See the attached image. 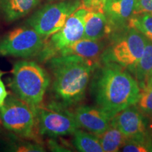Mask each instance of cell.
Masks as SVG:
<instances>
[{
    "label": "cell",
    "mask_w": 152,
    "mask_h": 152,
    "mask_svg": "<svg viewBox=\"0 0 152 152\" xmlns=\"http://www.w3.org/2000/svg\"><path fill=\"white\" fill-rule=\"evenodd\" d=\"M121 149L125 152L152 151V139H128Z\"/></svg>",
    "instance_id": "44dd1931"
},
{
    "label": "cell",
    "mask_w": 152,
    "mask_h": 152,
    "mask_svg": "<svg viewBox=\"0 0 152 152\" xmlns=\"http://www.w3.org/2000/svg\"><path fill=\"white\" fill-rule=\"evenodd\" d=\"M41 0H0V16L11 23L28 15Z\"/></svg>",
    "instance_id": "5bb4252c"
},
{
    "label": "cell",
    "mask_w": 152,
    "mask_h": 152,
    "mask_svg": "<svg viewBox=\"0 0 152 152\" xmlns=\"http://www.w3.org/2000/svg\"><path fill=\"white\" fill-rule=\"evenodd\" d=\"M0 119L6 129L22 137L35 140L39 134L35 107L18 97L7 96L0 108Z\"/></svg>",
    "instance_id": "5b68a950"
},
{
    "label": "cell",
    "mask_w": 152,
    "mask_h": 152,
    "mask_svg": "<svg viewBox=\"0 0 152 152\" xmlns=\"http://www.w3.org/2000/svg\"><path fill=\"white\" fill-rule=\"evenodd\" d=\"M133 75L137 80L140 89L145 86L152 75V42L147 38L144 52L137 64Z\"/></svg>",
    "instance_id": "2e32d148"
},
{
    "label": "cell",
    "mask_w": 152,
    "mask_h": 152,
    "mask_svg": "<svg viewBox=\"0 0 152 152\" xmlns=\"http://www.w3.org/2000/svg\"><path fill=\"white\" fill-rule=\"evenodd\" d=\"M134 106L144 115L152 116V80H148L145 86L140 89V96Z\"/></svg>",
    "instance_id": "ffe728a7"
},
{
    "label": "cell",
    "mask_w": 152,
    "mask_h": 152,
    "mask_svg": "<svg viewBox=\"0 0 152 152\" xmlns=\"http://www.w3.org/2000/svg\"><path fill=\"white\" fill-rule=\"evenodd\" d=\"M152 80V75H151V77H149V80Z\"/></svg>",
    "instance_id": "484cf974"
},
{
    "label": "cell",
    "mask_w": 152,
    "mask_h": 152,
    "mask_svg": "<svg viewBox=\"0 0 152 152\" xmlns=\"http://www.w3.org/2000/svg\"><path fill=\"white\" fill-rule=\"evenodd\" d=\"M111 0H82L80 7L87 11H100L104 13L106 5Z\"/></svg>",
    "instance_id": "603a6c76"
},
{
    "label": "cell",
    "mask_w": 152,
    "mask_h": 152,
    "mask_svg": "<svg viewBox=\"0 0 152 152\" xmlns=\"http://www.w3.org/2000/svg\"><path fill=\"white\" fill-rule=\"evenodd\" d=\"M38 132L41 135L52 137L73 134L80 128L73 111L68 107L52 102L36 106Z\"/></svg>",
    "instance_id": "52a82bcc"
},
{
    "label": "cell",
    "mask_w": 152,
    "mask_h": 152,
    "mask_svg": "<svg viewBox=\"0 0 152 152\" xmlns=\"http://www.w3.org/2000/svg\"><path fill=\"white\" fill-rule=\"evenodd\" d=\"M73 144L81 152H104L99 137L96 134L77 129L73 133Z\"/></svg>",
    "instance_id": "ac0fdd59"
},
{
    "label": "cell",
    "mask_w": 152,
    "mask_h": 152,
    "mask_svg": "<svg viewBox=\"0 0 152 152\" xmlns=\"http://www.w3.org/2000/svg\"><path fill=\"white\" fill-rule=\"evenodd\" d=\"M103 41L82 39L61 51L58 55H77L98 62L105 49ZM57 55V56H58Z\"/></svg>",
    "instance_id": "9a60e30c"
},
{
    "label": "cell",
    "mask_w": 152,
    "mask_h": 152,
    "mask_svg": "<svg viewBox=\"0 0 152 152\" xmlns=\"http://www.w3.org/2000/svg\"><path fill=\"white\" fill-rule=\"evenodd\" d=\"M50 83L48 73L37 63L22 60L14 64L9 85L17 97L36 107L42 103Z\"/></svg>",
    "instance_id": "3957f363"
},
{
    "label": "cell",
    "mask_w": 152,
    "mask_h": 152,
    "mask_svg": "<svg viewBox=\"0 0 152 152\" xmlns=\"http://www.w3.org/2000/svg\"><path fill=\"white\" fill-rule=\"evenodd\" d=\"M151 15L152 0H136L133 15Z\"/></svg>",
    "instance_id": "cb8c5ba5"
},
{
    "label": "cell",
    "mask_w": 152,
    "mask_h": 152,
    "mask_svg": "<svg viewBox=\"0 0 152 152\" xmlns=\"http://www.w3.org/2000/svg\"><path fill=\"white\" fill-rule=\"evenodd\" d=\"M9 151L18 152H43L45 149L40 144L33 143L30 142H14L10 144Z\"/></svg>",
    "instance_id": "7402d4cb"
},
{
    "label": "cell",
    "mask_w": 152,
    "mask_h": 152,
    "mask_svg": "<svg viewBox=\"0 0 152 152\" xmlns=\"http://www.w3.org/2000/svg\"><path fill=\"white\" fill-rule=\"evenodd\" d=\"M79 128L99 135L111 126L112 116L99 106H80L73 111Z\"/></svg>",
    "instance_id": "8fae6325"
},
{
    "label": "cell",
    "mask_w": 152,
    "mask_h": 152,
    "mask_svg": "<svg viewBox=\"0 0 152 152\" xmlns=\"http://www.w3.org/2000/svg\"><path fill=\"white\" fill-rule=\"evenodd\" d=\"M145 116L135 106L132 105L115 113L111 118V125L128 139L151 138Z\"/></svg>",
    "instance_id": "30bf717a"
},
{
    "label": "cell",
    "mask_w": 152,
    "mask_h": 152,
    "mask_svg": "<svg viewBox=\"0 0 152 152\" xmlns=\"http://www.w3.org/2000/svg\"><path fill=\"white\" fill-rule=\"evenodd\" d=\"M47 62L55 102L68 108L80 102L99 63L77 55H58Z\"/></svg>",
    "instance_id": "7a4b0ae2"
},
{
    "label": "cell",
    "mask_w": 152,
    "mask_h": 152,
    "mask_svg": "<svg viewBox=\"0 0 152 152\" xmlns=\"http://www.w3.org/2000/svg\"><path fill=\"white\" fill-rule=\"evenodd\" d=\"M111 33L107 18L104 13L87 11L84 16V36L83 39L99 40Z\"/></svg>",
    "instance_id": "4fadbf2b"
},
{
    "label": "cell",
    "mask_w": 152,
    "mask_h": 152,
    "mask_svg": "<svg viewBox=\"0 0 152 152\" xmlns=\"http://www.w3.org/2000/svg\"><path fill=\"white\" fill-rule=\"evenodd\" d=\"M4 74V72L0 71V108L5 103V101L8 96L7 89L4 82L2 80V76Z\"/></svg>",
    "instance_id": "d4e9b609"
},
{
    "label": "cell",
    "mask_w": 152,
    "mask_h": 152,
    "mask_svg": "<svg viewBox=\"0 0 152 152\" xmlns=\"http://www.w3.org/2000/svg\"><path fill=\"white\" fill-rule=\"evenodd\" d=\"M81 4L82 0H62L49 4L32 15L27 23L45 41L64 26L67 19L80 7Z\"/></svg>",
    "instance_id": "8992f818"
},
{
    "label": "cell",
    "mask_w": 152,
    "mask_h": 152,
    "mask_svg": "<svg viewBox=\"0 0 152 152\" xmlns=\"http://www.w3.org/2000/svg\"><path fill=\"white\" fill-rule=\"evenodd\" d=\"M128 27L137 30L149 40L152 42L151 15H134L129 20Z\"/></svg>",
    "instance_id": "d6986e66"
},
{
    "label": "cell",
    "mask_w": 152,
    "mask_h": 152,
    "mask_svg": "<svg viewBox=\"0 0 152 152\" xmlns=\"http://www.w3.org/2000/svg\"><path fill=\"white\" fill-rule=\"evenodd\" d=\"M97 137L104 152L118 151L128 140V138L118 129L111 125L107 130Z\"/></svg>",
    "instance_id": "e0dca14e"
},
{
    "label": "cell",
    "mask_w": 152,
    "mask_h": 152,
    "mask_svg": "<svg viewBox=\"0 0 152 152\" xmlns=\"http://www.w3.org/2000/svg\"><path fill=\"white\" fill-rule=\"evenodd\" d=\"M87 11L82 7L77 9L58 31L45 41L43 48L37 56L39 61H47L63 49L83 39L84 16Z\"/></svg>",
    "instance_id": "ba28073f"
},
{
    "label": "cell",
    "mask_w": 152,
    "mask_h": 152,
    "mask_svg": "<svg viewBox=\"0 0 152 152\" xmlns=\"http://www.w3.org/2000/svg\"><path fill=\"white\" fill-rule=\"evenodd\" d=\"M147 37L133 28L128 27L113 35V41L104 50L102 63H113L134 73L143 54Z\"/></svg>",
    "instance_id": "277c9868"
},
{
    "label": "cell",
    "mask_w": 152,
    "mask_h": 152,
    "mask_svg": "<svg viewBox=\"0 0 152 152\" xmlns=\"http://www.w3.org/2000/svg\"><path fill=\"white\" fill-rule=\"evenodd\" d=\"M93 75L91 92L95 102L112 117L137 102L140 85L128 70L113 63H102Z\"/></svg>",
    "instance_id": "6da1fadb"
},
{
    "label": "cell",
    "mask_w": 152,
    "mask_h": 152,
    "mask_svg": "<svg viewBox=\"0 0 152 152\" xmlns=\"http://www.w3.org/2000/svg\"><path fill=\"white\" fill-rule=\"evenodd\" d=\"M45 45V39L33 28H15L0 38V56L23 58L37 57Z\"/></svg>",
    "instance_id": "9c48e42d"
},
{
    "label": "cell",
    "mask_w": 152,
    "mask_h": 152,
    "mask_svg": "<svg viewBox=\"0 0 152 152\" xmlns=\"http://www.w3.org/2000/svg\"><path fill=\"white\" fill-rule=\"evenodd\" d=\"M136 0H111L104 9L111 33L121 31L128 28L133 15Z\"/></svg>",
    "instance_id": "7c38bea8"
}]
</instances>
